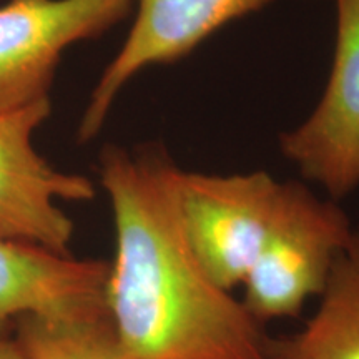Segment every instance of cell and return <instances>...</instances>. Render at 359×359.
<instances>
[{"label": "cell", "mask_w": 359, "mask_h": 359, "mask_svg": "<svg viewBox=\"0 0 359 359\" xmlns=\"http://www.w3.org/2000/svg\"><path fill=\"white\" fill-rule=\"evenodd\" d=\"M283 182L258 170L210 175L180 170L178 203L187 241L219 288L243 285L275 217Z\"/></svg>", "instance_id": "3"}, {"label": "cell", "mask_w": 359, "mask_h": 359, "mask_svg": "<svg viewBox=\"0 0 359 359\" xmlns=\"http://www.w3.org/2000/svg\"><path fill=\"white\" fill-rule=\"evenodd\" d=\"M180 168L163 145L109 143L98 178L115 224L105 302L125 359H264L268 330L188 245Z\"/></svg>", "instance_id": "1"}, {"label": "cell", "mask_w": 359, "mask_h": 359, "mask_svg": "<svg viewBox=\"0 0 359 359\" xmlns=\"http://www.w3.org/2000/svg\"><path fill=\"white\" fill-rule=\"evenodd\" d=\"M356 226L339 201L302 182H283L275 217L243 281L241 302L262 325L298 320L318 299Z\"/></svg>", "instance_id": "2"}, {"label": "cell", "mask_w": 359, "mask_h": 359, "mask_svg": "<svg viewBox=\"0 0 359 359\" xmlns=\"http://www.w3.org/2000/svg\"><path fill=\"white\" fill-rule=\"evenodd\" d=\"M280 150L308 182L341 201L359 190V0H336L330 80L313 114L280 135Z\"/></svg>", "instance_id": "6"}, {"label": "cell", "mask_w": 359, "mask_h": 359, "mask_svg": "<svg viewBox=\"0 0 359 359\" xmlns=\"http://www.w3.org/2000/svg\"><path fill=\"white\" fill-rule=\"evenodd\" d=\"M109 262L0 240V331L20 314L90 318L107 311Z\"/></svg>", "instance_id": "8"}, {"label": "cell", "mask_w": 359, "mask_h": 359, "mask_svg": "<svg viewBox=\"0 0 359 359\" xmlns=\"http://www.w3.org/2000/svg\"><path fill=\"white\" fill-rule=\"evenodd\" d=\"M0 359H25L11 330L0 331Z\"/></svg>", "instance_id": "11"}, {"label": "cell", "mask_w": 359, "mask_h": 359, "mask_svg": "<svg viewBox=\"0 0 359 359\" xmlns=\"http://www.w3.org/2000/svg\"><path fill=\"white\" fill-rule=\"evenodd\" d=\"M135 0H7L0 6V115L50 100L62 55L122 22Z\"/></svg>", "instance_id": "4"}, {"label": "cell", "mask_w": 359, "mask_h": 359, "mask_svg": "<svg viewBox=\"0 0 359 359\" xmlns=\"http://www.w3.org/2000/svg\"><path fill=\"white\" fill-rule=\"evenodd\" d=\"M12 334L25 359H125L109 313L90 318L20 314Z\"/></svg>", "instance_id": "10"}, {"label": "cell", "mask_w": 359, "mask_h": 359, "mask_svg": "<svg viewBox=\"0 0 359 359\" xmlns=\"http://www.w3.org/2000/svg\"><path fill=\"white\" fill-rule=\"evenodd\" d=\"M50 114L45 100L0 115V240L69 257L75 226L57 200L90 201L97 191L92 180L53 168L35 150V130Z\"/></svg>", "instance_id": "5"}, {"label": "cell", "mask_w": 359, "mask_h": 359, "mask_svg": "<svg viewBox=\"0 0 359 359\" xmlns=\"http://www.w3.org/2000/svg\"><path fill=\"white\" fill-rule=\"evenodd\" d=\"M264 359H359V226L298 331L268 336Z\"/></svg>", "instance_id": "9"}, {"label": "cell", "mask_w": 359, "mask_h": 359, "mask_svg": "<svg viewBox=\"0 0 359 359\" xmlns=\"http://www.w3.org/2000/svg\"><path fill=\"white\" fill-rule=\"evenodd\" d=\"M138 11L122 48L92 90L77 138L87 143L100 133L122 88L151 65H172L222 27L263 11L273 0H137Z\"/></svg>", "instance_id": "7"}]
</instances>
